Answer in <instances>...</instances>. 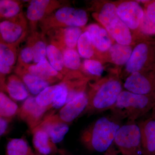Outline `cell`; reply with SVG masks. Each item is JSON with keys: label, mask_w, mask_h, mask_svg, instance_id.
I'll list each match as a JSON object with an SVG mask.
<instances>
[{"label": "cell", "mask_w": 155, "mask_h": 155, "mask_svg": "<svg viewBox=\"0 0 155 155\" xmlns=\"http://www.w3.org/2000/svg\"><path fill=\"white\" fill-rule=\"evenodd\" d=\"M146 13L148 17L155 23V2L149 5Z\"/></svg>", "instance_id": "cell-36"}, {"label": "cell", "mask_w": 155, "mask_h": 155, "mask_svg": "<svg viewBox=\"0 0 155 155\" xmlns=\"http://www.w3.org/2000/svg\"><path fill=\"white\" fill-rule=\"evenodd\" d=\"M50 110L47 107L39 106L36 103L35 97L31 96L25 100L19 108L18 115L20 119L26 123L31 132L48 116L47 112Z\"/></svg>", "instance_id": "cell-11"}, {"label": "cell", "mask_w": 155, "mask_h": 155, "mask_svg": "<svg viewBox=\"0 0 155 155\" xmlns=\"http://www.w3.org/2000/svg\"><path fill=\"white\" fill-rule=\"evenodd\" d=\"M60 89L54 102L52 106V109H59L65 105L67 103L68 97V88L64 81L60 82Z\"/></svg>", "instance_id": "cell-33"}, {"label": "cell", "mask_w": 155, "mask_h": 155, "mask_svg": "<svg viewBox=\"0 0 155 155\" xmlns=\"http://www.w3.org/2000/svg\"><path fill=\"white\" fill-rule=\"evenodd\" d=\"M148 48L145 44L141 43L136 47L126 64L128 72H138L142 68L147 59Z\"/></svg>", "instance_id": "cell-21"}, {"label": "cell", "mask_w": 155, "mask_h": 155, "mask_svg": "<svg viewBox=\"0 0 155 155\" xmlns=\"http://www.w3.org/2000/svg\"><path fill=\"white\" fill-rule=\"evenodd\" d=\"M84 67L87 72L93 75L100 76L104 71V67L102 64L94 60H85L84 62Z\"/></svg>", "instance_id": "cell-34"}, {"label": "cell", "mask_w": 155, "mask_h": 155, "mask_svg": "<svg viewBox=\"0 0 155 155\" xmlns=\"http://www.w3.org/2000/svg\"><path fill=\"white\" fill-rule=\"evenodd\" d=\"M141 136L138 125L128 122L120 126L114 143L122 155H138L141 150Z\"/></svg>", "instance_id": "cell-6"}, {"label": "cell", "mask_w": 155, "mask_h": 155, "mask_svg": "<svg viewBox=\"0 0 155 155\" xmlns=\"http://www.w3.org/2000/svg\"><path fill=\"white\" fill-rule=\"evenodd\" d=\"M82 34L79 27H67L50 29L44 35L47 37L50 43L55 45L63 52L66 49H74Z\"/></svg>", "instance_id": "cell-10"}, {"label": "cell", "mask_w": 155, "mask_h": 155, "mask_svg": "<svg viewBox=\"0 0 155 155\" xmlns=\"http://www.w3.org/2000/svg\"><path fill=\"white\" fill-rule=\"evenodd\" d=\"M139 26L143 33L149 35H155V23L148 17L146 13H144Z\"/></svg>", "instance_id": "cell-35"}, {"label": "cell", "mask_w": 155, "mask_h": 155, "mask_svg": "<svg viewBox=\"0 0 155 155\" xmlns=\"http://www.w3.org/2000/svg\"><path fill=\"white\" fill-rule=\"evenodd\" d=\"M153 104L147 96L122 91L111 110L119 118H126L128 122H134L152 107Z\"/></svg>", "instance_id": "cell-2"}, {"label": "cell", "mask_w": 155, "mask_h": 155, "mask_svg": "<svg viewBox=\"0 0 155 155\" xmlns=\"http://www.w3.org/2000/svg\"><path fill=\"white\" fill-rule=\"evenodd\" d=\"M61 7L60 2L55 0L30 1L26 10V17L31 32L36 31L38 23Z\"/></svg>", "instance_id": "cell-9"}, {"label": "cell", "mask_w": 155, "mask_h": 155, "mask_svg": "<svg viewBox=\"0 0 155 155\" xmlns=\"http://www.w3.org/2000/svg\"><path fill=\"white\" fill-rule=\"evenodd\" d=\"M33 62V53L31 46L26 43L18 54L17 66L26 67Z\"/></svg>", "instance_id": "cell-32"}, {"label": "cell", "mask_w": 155, "mask_h": 155, "mask_svg": "<svg viewBox=\"0 0 155 155\" xmlns=\"http://www.w3.org/2000/svg\"><path fill=\"white\" fill-rule=\"evenodd\" d=\"M21 2L15 0H0V21L13 19L22 14Z\"/></svg>", "instance_id": "cell-24"}, {"label": "cell", "mask_w": 155, "mask_h": 155, "mask_svg": "<svg viewBox=\"0 0 155 155\" xmlns=\"http://www.w3.org/2000/svg\"><path fill=\"white\" fill-rule=\"evenodd\" d=\"M50 64L58 72L63 75H66L62 51L54 45L49 43L47 46V54Z\"/></svg>", "instance_id": "cell-26"}, {"label": "cell", "mask_w": 155, "mask_h": 155, "mask_svg": "<svg viewBox=\"0 0 155 155\" xmlns=\"http://www.w3.org/2000/svg\"><path fill=\"white\" fill-rule=\"evenodd\" d=\"M77 45L78 53L82 58L89 59L93 55V45L87 31H85L81 35Z\"/></svg>", "instance_id": "cell-30"}, {"label": "cell", "mask_w": 155, "mask_h": 155, "mask_svg": "<svg viewBox=\"0 0 155 155\" xmlns=\"http://www.w3.org/2000/svg\"><path fill=\"white\" fill-rule=\"evenodd\" d=\"M93 45L102 51L111 48V41L107 32L104 28L96 24L89 25L87 28Z\"/></svg>", "instance_id": "cell-20"}, {"label": "cell", "mask_w": 155, "mask_h": 155, "mask_svg": "<svg viewBox=\"0 0 155 155\" xmlns=\"http://www.w3.org/2000/svg\"><path fill=\"white\" fill-rule=\"evenodd\" d=\"M32 142L36 152L42 155H55L59 149L50 139L48 134L41 126H38L31 132Z\"/></svg>", "instance_id": "cell-14"}, {"label": "cell", "mask_w": 155, "mask_h": 155, "mask_svg": "<svg viewBox=\"0 0 155 155\" xmlns=\"http://www.w3.org/2000/svg\"><path fill=\"white\" fill-rule=\"evenodd\" d=\"M88 96L85 92L81 93L67 103L57 113H51L44 119L69 124L84 112L88 104Z\"/></svg>", "instance_id": "cell-8"}, {"label": "cell", "mask_w": 155, "mask_h": 155, "mask_svg": "<svg viewBox=\"0 0 155 155\" xmlns=\"http://www.w3.org/2000/svg\"><path fill=\"white\" fill-rule=\"evenodd\" d=\"M141 136V149L147 155L155 153V119L150 118L138 125Z\"/></svg>", "instance_id": "cell-15"}, {"label": "cell", "mask_w": 155, "mask_h": 155, "mask_svg": "<svg viewBox=\"0 0 155 155\" xmlns=\"http://www.w3.org/2000/svg\"><path fill=\"white\" fill-rule=\"evenodd\" d=\"M110 51L112 60L118 65L127 63L132 52L131 48L129 45L120 44L111 47Z\"/></svg>", "instance_id": "cell-29"}, {"label": "cell", "mask_w": 155, "mask_h": 155, "mask_svg": "<svg viewBox=\"0 0 155 155\" xmlns=\"http://www.w3.org/2000/svg\"><path fill=\"white\" fill-rule=\"evenodd\" d=\"M64 66L66 69L76 70L81 65L80 56L74 49L67 48L63 51Z\"/></svg>", "instance_id": "cell-31"}, {"label": "cell", "mask_w": 155, "mask_h": 155, "mask_svg": "<svg viewBox=\"0 0 155 155\" xmlns=\"http://www.w3.org/2000/svg\"><path fill=\"white\" fill-rule=\"evenodd\" d=\"M4 91L6 92L12 100L16 101H23L29 96L27 87L16 74L9 75L6 78Z\"/></svg>", "instance_id": "cell-16"}, {"label": "cell", "mask_w": 155, "mask_h": 155, "mask_svg": "<svg viewBox=\"0 0 155 155\" xmlns=\"http://www.w3.org/2000/svg\"><path fill=\"white\" fill-rule=\"evenodd\" d=\"M17 48L0 43V73L4 77L12 72L17 61Z\"/></svg>", "instance_id": "cell-18"}, {"label": "cell", "mask_w": 155, "mask_h": 155, "mask_svg": "<svg viewBox=\"0 0 155 155\" xmlns=\"http://www.w3.org/2000/svg\"><path fill=\"white\" fill-rule=\"evenodd\" d=\"M28 33V21L23 13L13 19L0 21L1 43L17 48Z\"/></svg>", "instance_id": "cell-7"}, {"label": "cell", "mask_w": 155, "mask_h": 155, "mask_svg": "<svg viewBox=\"0 0 155 155\" xmlns=\"http://www.w3.org/2000/svg\"><path fill=\"white\" fill-rule=\"evenodd\" d=\"M5 81V80H3L0 79V91L4 92Z\"/></svg>", "instance_id": "cell-38"}, {"label": "cell", "mask_w": 155, "mask_h": 155, "mask_svg": "<svg viewBox=\"0 0 155 155\" xmlns=\"http://www.w3.org/2000/svg\"><path fill=\"white\" fill-rule=\"evenodd\" d=\"M58 153L60 155H72L69 153V152L64 150H59Z\"/></svg>", "instance_id": "cell-39"}, {"label": "cell", "mask_w": 155, "mask_h": 155, "mask_svg": "<svg viewBox=\"0 0 155 155\" xmlns=\"http://www.w3.org/2000/svg\"><path fill=\"white\" fill-rule=\"evenodd\" d=\"M122 90V85L118 80L110 79L104 82L94 94L87 95L88 104L84 113L97 114L111 110Z\"/></svg>", "instance_id": "cell-4"}, {"label": "cell", "mask_w": 155, "mask_h": 155, "mask_svg": "<svg viewBox=\"0 0 155 155\" xmlns=\"http://www.w3.org/2000/svg\"><path fill=\"white\" fill-rule=\"evenodd\" d=\"M120 126L115 119L106 116L100 117L82 131L81 141L90 150L105 152L114 143Z\"/></svg>", "instance_id": "cell-1"}, {"label": "cell", "mask_w": 155, "mask_h": 155, "mask_svg": "<svg viewBox=\"0 0 155 155\" xmlns=\"http://www.w3.org/2000/svg\"><path fill=\"white\" fill-rule=\"evenodd\" d=\"M26 43L32 48L35 64H38L43 59L46 58L48 44L44 35L36 31L31 32L27 38Z\"/></svg>", "instance_id": "cell-19"}, {"label": "cell", "mask_w": 155, "mask_h": 155, "mask_svg": "<svg viewBox=\"0 0 155 155\" xmlns=\"http://www.w3.org/2000/svg\"><path fill=\"white\" fill-rule=\"evenodd\" d=\"M47 132L51 141L55 144L61 142L69 130L68 124L59 122L48 121L44 119L39 125Z\"/></svg>", "instance_id": "cell-23"}, {"label": "cell", "mask_w": 155, "mask_h": 155, "mask_svg": "<svg viewBox=\"0 0 155 155\" xmlns=\"http://www.w3.org/2000/svg\"><path fill=\"white\" fill-rule=\"evenodd\" d=\"M124 87L127 91L145 95L149 94L152 90L150 80L139 72H134L127 78Z\"/></svg>", "instance_id": "cell-17"}, {"label": "cell", "mask_w": 155, "mask_h": 155, "mask_svg": "<svg viewBox=\"0 0 155 155\" xmlns=\"http://www.w3.org/2000/svg\"><path fill=\"white\" fill-rule=\"evenodd\" d=\"M117 12L122 21L128 28L132 29L139 26L144 13L138 3L134 2L120 4L117 8Z\"/></svg>", "instance_id": "cell-13"}, {"label": "cell", "mask_w": 155, "mask_h": 155, "mask_svg": "<svg viewBox=\"0 0 155 155\" xmlns=\"http://www.w3.org/2000/svg\"><path fill=\"white\" fill-rule=\"evenodd\" d=\"M105 155H116V154L114 152H110V153H108L107 154H106Z\"/></svg>", "instance_id": "cell-41"}, {"label": "cell", "mask_w": 155, "mask_h": 155, "mask_svg": "<svg viewBox=\"0 0 155 155\" xmlns=\"http://www.w3.org/2000/svg\"><path fill=\"white\" fill-rule=\"evenodd\" d=\"M16 67L50 84L62 81L64 78V75L52 67L46 58H44L37 64H31L26 67Z\"/></svg>", "instance_id": "cell-12"}, {"label": "cell", "mask_w": 155, "mask_h": 155, "mask_svg": "<svg viewBox=\"0 0 155 155\" xmlns=\"http://www.w3.org/2000/svg\"><path fill=\"white\" fill-rule=\"evenodd\" d=\"M9 121L0 116V137L6 133L8 127Z\"/></svg>", "instance_id": "cell-37"}, {"label": "cell", "mask_w": 155, "mask_h": 155, "mask_svg": "<svg viewBox=\"0 0 155 155\" xmlns=\"http://www.w3.org/2000/svg\"><path fill=\"white\" fill-rule=\"evenodd\" d=\"M19 108L18 105L4 91H0V116L9 122L18 115Z\"/></svg>", "instance_id": "cell-25"}, {"label": "cell", "mask_w": 155, "mask_h": 155, "mask_svg": "<svg viewBox=\"0 0 155 155\" xmlns=\"http://www.w3.org/2000/svg\"><path fill=\"white\" fill-rule=\"evenodd\" d=\"M14 72L20 78L31 94L38 95L50 85L48 82L25 72L19 67H16Z\"/></svg>", "instance_id": "cell-22"}, {"label": "cell", "mask_w": 155, "mask_h": 155, "mask_svg": "<svg viewBox=\"0 0 155 155\" xmlns=\"http://www.w3.org/2000/svg\"><path fill=\"white\" fill-rule=\"evenodd\" d=\"M33 155H42L38 153L35 152V153H34Z\"/></svg>", "instance_id": "cell-42"}, {"label": "cell", "mask_w": 155, "mask_h": 155, "mask_svg": "<svg viewBox=\"0 0 155 155\" xmlns=\"http://www.w3.org/2000/svg\"><path fill=\"white\" fill-rule=\"evenodd\" d=\"M99 19L118 43L127 45L131 43L132 38L129 28L119 17L117 8L114 4L107 3L104 5Z\"/></svg>", "instance_id": "cell-5"}, {"label": "cell", "mask_w": 155, "mask_h": 155, "mask_svg": "<svg viewBox=\"0 0 155 155\" xmlns=\"http://www.w3.org/2000/svg\"><path fill=\"white\" fill-rule=\"evenodd\" d=\"M60 84L50 85L35 97L38 104L41 107H47L52 109L60 89Z\"/></svg>", "instance_id": "cell-28"}, {"label": "cell", "mask_w": 155, "mask_h": 155, "mask_svg": "<svg viewBox=\"0 0 155 155\" xmlns=\"http://www.w3.org/2000/svg\"><path fill=\"white\" fill-rule=\"evenodd\" d=\"M34 152L24 138L11 139L6 147V155H33Z\"/></svg>", "instance_id": "cell-27"}, {"label": "cell", "mask_w": 155, "mask_h": 155, "mask_svg": "<svg viewBox=\"0 0 155 155\" xmlns=\"http://www.w3.org/2000/svg\"><path fill=\"white\" fill-rule=\"evenodd\" d=\"M87 14L84 10L72 7H61L39 22L41 33L52 28L83 26L87 22Z\"/></svg>", "instance_id": "cell-3"}, {"label": "cell", "mask_w": 155, "mask_h": 155, "mask_svg": "<svg viewBox=\"0 0 155 155\" xmlns=\"http://www.w3.org/2000/svg\"><path fill=\"white\" fill-rule=\"evenodd\" d=\"M0 79H2V80H5L6 78L3 76L2 75H1V73H0Z\"/></svg>", "instance_id": "cell-40"}]
</instances>
